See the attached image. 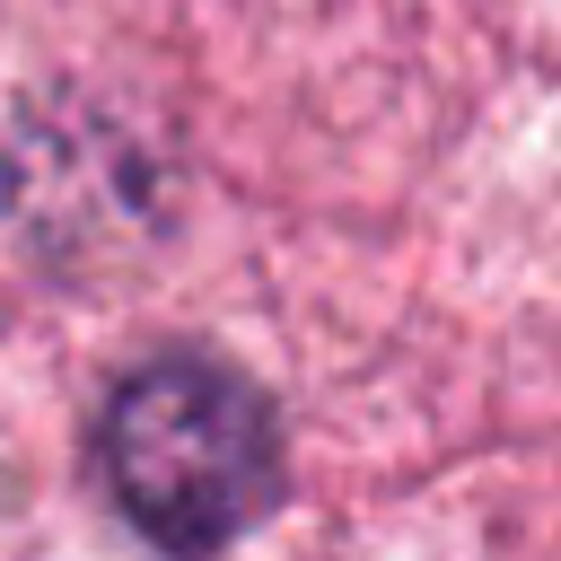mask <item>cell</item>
I'll return each mask as SVG.
<instances>
[{
  "label": "cell",
  "mask_w": 561,
  "mask_h": 561,
  "mask_svg": "<svg viewBox=\"0 0 561 561\" xmlns=\"http://www.w3.org/2000/svg\"><path fill=\"white\" fill-rule=\"evenodd\" d=\"M105 482L123 500V517L167 543V552H210L237 543L254 517H272L280 500V430L272 403L219 368V359H149L114 412H105Z\"/></svg>",
  "instance_id": "obj_1"
}]
</instances>
